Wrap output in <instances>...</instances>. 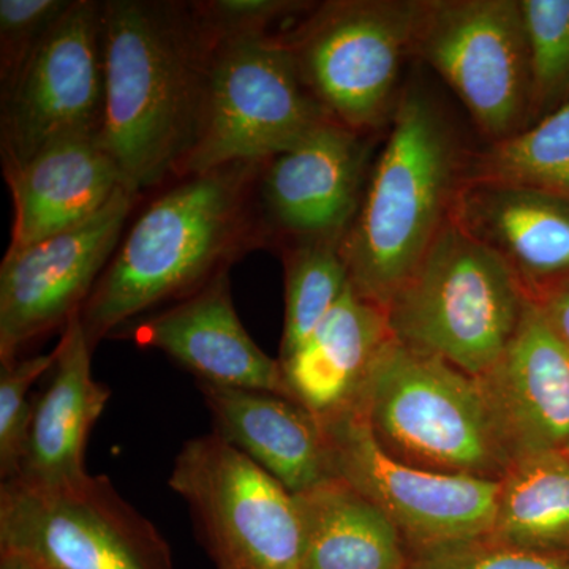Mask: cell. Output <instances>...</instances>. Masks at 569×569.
<instances>
[{"instance_id":"obj_14","label":"cell","mask_w":569,"mask_h":569,"mask_svg":"<svg viewBox=\"0 0 569 569\" xmlns=\"http://www.w3.org/2000/svg\"><path fill=\"white\" fill-rule=\"evenodd\" d=\"M370 144V134L328 121L266 162L257 192L269 223L293 244H342L365 193Z\"/></svg>"},{"instance_id":"obj_20","label":"cell","mask_w":569,"mask_h":569,"mask_svg":"<svg viewBox=\"0 0 569 569\" xmlns=\"http://www.w3.org/2000/svg\"><path fill=\"white\" fill-rule=\"evenodd\" d=\"M6 181L14 209L9 249L36 244L88 222L123 186L118 167L97 138L56 142L7 174Z\"/></svg>"},{"instance_id":"obj_28","label":"cell","mask_w":569,"mask_h":569,"mask_svg":"<svg viewBox=\"0 0 569 569\" xmlns=\"http://www.w3.org/2000/svg\"><path fill=\"white\" fill-rule=\"evenodd\" d=\"M73 0H0V91L10 88Z\"/></svg>"},{"instance_id":"obj_32","label":"cell","mask_w":569,"mask_h":569,"mask_svg":"<svg viewBox=\"0 0 569 569\" xmlns=\"http://www.w3.org/2000/svg\"><path fill=\"white\" fill-rule=\"evenodd\" d=\"M0 569H43L39 563L11 550H0Z\"/></svg>"},{"instance_id":"obj_30","label":"cell","mask_w":569,"mask_h":569,"mask_svg":"<svg viewBox=\"0 0 569 569\" xmlns=\"http://www.w3.org/2000/svg\"><path fill=\"white\" fill-rule=\"evenodd\" d=\"M194 14L213 41L264 36L274 22L313 9L301 0H203Z\"/></svg>"},{"instance_id":"obj_33","label":"cell","mask_w":569,"mask_h":569,"mask_svg":"<svg viewBox=\"0 0 569 569\" xmlns=\"http://www.w3.org/2000/svg\"><path fill=\"white\" fill-rule=\"evenodd\" d=\"M561 451H563V452H565V455H567V458L569 459V441H568V443H567V445H565V448H563V449H561Z\"/></svg>"},{"instance_id":"obj_21","label":"cell","mask_w":569,"mask_h":569,"mask_svg":"<svg viewBox=\"0 0 569 569\" xmlns=\"http://www.w3.org/2000/svg\"><path fill=\"white\" fill-rule=\"evenodd\" d=\"M391 339L387 310L350 284L316 331L279 361L291 399L317 417L350 407Z\"/></svg>"},{"instance_id":"obj_19","label":"cell","mask_w":569,"mask_h":569,"mask_svg":"<svg viewBox=\"0 0 569 569\" xmlns=\"http://www.w3.org/2000/svg\"><path fill=\"white\" fill-rule=\"evenodd\" d=\"M213 432L249 456L288 492L331 478L320 418L288 397L197 380Z\"/></svg>"},{"instance_id":"obj_3","label":"cell","mask_w":569,"mask_h":569,"mask_svg":"<svg viewBox=\"0 0 569 569\" xmlns=\"http://www.w3.org/2000/svg\"><path fill=\"white\" fill-rule=\"evenodd\" d=\"M471 157L436 97L407 82L342 241L359 295L387 310L452 219Z\"/></svg>"},{"instance_id":"obj_31","label":"cell","mask_w":569,"mask_h":569,"mask_svg":"<svg viewBox=\"0 0 569 569\" xmlns=\"http://www.w3.org/2000/svg\"><path fill=\"white\" fill-rule=\"evenodd\" d=\"M530 296L553 332L569 347V277L546 284Z\"/></svg>"},{"instance_id":"obj_8","label":"cell","mask_w":569,"mask_h":569,"mask_svg":"<svg viewBox=\"0 0 569 569\" xmlns=\"http://www.w3.org/2000/svg\"><path fill=\"white\" fill-rule=\"evenodd\" d=\"M168 485L216 569H305L293 493L216 432L183 443Z\"/></svg>"},{"instance_id":"obj_1","label":"cell","mask_w":569,"mask_h":569,"mask_svg":"<svg viewBox=\"0 0 569 569\" xmlns=\"http://www.w3.org/2000/svg\"><path fill=\"white\" fill-rule=\"evenodd\" d=\"M104 110L99 144L140 194L178 178L197 140L216 41L192 2H102Z\"/></svg>"},{"instance_id":"obj_17","label":"cell","mask_w":569,"mask_h":569,"mask_svg":"<svg viewBox=\"0 0 569 569\" xmlns=\"http://www.w3.org/2000/svg\"><path fill=\"white\" fill-rule=\"evenodd\" d=\"M92 353L80 312L70 318L54 348L50 383L36 400L20 475L11 481L63 489L89 478L86 445L111 391L92 376Z\"/></svg>"},{"instance_id":"obj_13","label":"cell","mask_w":569,"mask_h":569,"mask_svg":"<svg viewBox=\"0 0 569 569\" xmlns=\"http://www.w3.org/2000/svg\"><path fill=\"white\" fill-rule=\"evenodd\" d=\"M138 197L122 186L88 222L7 249L0 266V365L81 312L121 244Z\"/></svg>"},{"instance_id":"obj_5","label":"cell","mask_w":569,"mask_h":569,"mask_svg":"<svg viewBox=\"0 0 569 569\" xmlns=\"http://www.w3.org/2000/svg\"><path fill=\"white\" fill-rule=\"evenodd\" d=\"M350 407L380 447L408 466L497 481L511 466L478 378L396 339L381 348Z\"/></svg>"},{"instance_id":"obj_11","label":"cell","mask_w":569,"mask_h":569,"mask_svg":"<svg viewBox=\"0 0 569 569\" xmlns=\"http://www.w3.org/2000/svg\"><path fill=\"white\" fill-rule=\"evenodd\" d=\"M320 418L329 473L380 508L419 552L489 537L500 481L408 466L388 455L353 407Z\"/></svg>"},{"instance_id":"obj_16","label":"cell","mask_w":569,"mask_h":569,"mask_svg":"<svg viewBox=\"0 0 569 569\" xmlns=\"http://www.w3.org/2000/svg\"><path fill=\"white\" fill-rule=\"evenodd\" d=\"M478 383L511 462L535 452L561 451L568 443L569 347L533 299L511 342Z\"/></svg>"},{"instance_id":"obj_26","label":"cell","mask_w":569,"mask_h":569,"mask_svg":"<svg viewBox=\"0 0 569 569\" xmlns=\"http://www.w3.org/2000/svg\"><path fill=\"white\" fill-rule=\"evenodd\" d=\"M520 9L530 48L533 126L569 103V0H520Z\"/></svg>"},{"instance_id":"obj_22","label":"cell","mask_w":569,"mask_h":569,"mask_svg":"<svg viewBox=\"0 0 569 569\" xmlns=\"http://www.w3.org/2000/svg\"><path fill=\"white\" fill-rule=\"evenodd\" d=\"M293 497L305 569H408L410 550L395 523L342 479H326Z\"/></svg>"},{"instance_id":"obj_9","label":"cell","mask_w":569,"mask_h":569,"mask_svg":"<svg viewBox=\"0 0 569 569\" xmlns=\"http://www.w3.org/2000/svg\"><path fill=\"white\" fill-rule=\"evenodd\" d=\"M413 59L440 74L488 144L530 126V48L520 0H421Z\"/></svg>"},{"instance_id":"obj_24","label":"cell","mask_w":569,"mask_h":569,"mask_svg":"<svg viewBox=\"0 0 569 569\" xmlns=\"http://www.w3.org/2000/svg\"><path fill=\"white\" fill-rule=\"evenodd\" d=\"M467 181L518 183L569 198V103L473 152Z\"/></svg>"},{"instance_id":"obj_25","label":"cell","mask_w":569,"mask_h":569,"mask_svg":"<svg viewBox=\"0 0 569 569\" xmlns=\"http://www.w3.org/2000/svg\"><path fill=\"white\" fill-rule=\"evenodd\" d=\"M284 318L279 361L290 358L351 284L342 244H291L283 253Z\"/></svg>"},{"instance_id":"obj_10","label":"cell","mask_w":569,"mask_h":569,"mask_svg":"<svg viewBox=\"0 0 569 569\" xmlns=\"http://www.w3.org/2000/svg\"><path fill=\"white\" fill-rule=\"evenodd\" d=\"M0 550L43 569H173L170 546L111 481L63 489L0 486Z\"/></svg>"},{"instance_id":"obj_7","label":"cell","mask_w":569,"mask_h":569,"mask_svg":"<svg viewBox=\"0 0 569 569\" xmlns=\"http://www.w3.org/2000/svg\"><path fill=\"white\" fill-rule=\"evenodd\" d=\"M419 10L421 0H329L282 36L306 88L336 122L362 134L391 123Z\"/></svg>"},{"instance_id":"obj_29","label":"cell","mask_w":569,"mask_h":569,"mask_svg":"<svg viewBox=\"0 0 569 569\" xmlns=\"http://www.w3.org/2000/svg\"><path fill=\"white\" fill-rule=\"evenodd\" d=\"M408 569H569V559L482 537L411 552Z\"/></svg>"},{"instance_id":"obj_27","label":"cell","mask_w":569,"mask_h":569,"mask_svg":"<svg viewBox=\"0 0 569 569\" xmlns=\"http://www.w3.org/2000/svg\"><path fill=\"white\" fill-rule=\"evenodd\" d=\"M54 351L18 358L0 365V478L2 482L20 475L29 433H31L33 408L29 392L36 381L54 366Z\"/></svg>"},{"instance_id":"obj_23","label":"cell","mask_w":569,"mask_h":569,"mask_svg":"<svg viewBox=\"0 0 569 569\" xmlns=\"http://www.w3.org/2000/svg\"><path fill=\"white\" fill-rule=\"evenodd\" d=\"M489 537L520 548H569V459L563 451L523 456L505 471Z\"/></svg>"},{"instance_id":"obj_2","label":"cell","mask_w":569,"mask_h":569,"mask_svg":"<svg viewBox=\"0 0 569 569\" xmlns=\"http://www.w3.org/2000/svg\"><path fill=\"white\" fill-rule=\"evenodd\" d=\"M263 167L241 162L186 176L140 213L82 306L93 351L157 306L200 290L260 244L253 197Z\"/></svg>"},{"instance_id":"obj_18","label":"cell","mask_w":569,"mask_h":569,"mask_svg":"<svg viewBox=\"0 0 569 569\" xmlns=\"http://www.w3.org/2000/svg\"><path fill=\"white\" fill-rule=\"evenodd\" d=\"M452 219L500 254L530 295L569 277V198L497 181H467Z\"/></svg>"},{"instance_id":"obj_4","label":"cell","mask_w":569,"mask_h":569,"mask_svg":"<svg viewBox=\"0 0 569 569\" xmlns=\"http://www.w3.org/2000/svg\"><path fill=\"white\" fill-rule=\"evenodd\" d=\"M530 299L511 266L451 219L389 302V331L478 378L511 342Z\"/></svg>"},{"instance_id":"obj_6","label":"cell","mask_w":569,"mask_h":569,"mask_svg":"<svg viewBox=\"0 0 569 569\" xmlns=\"http://www.w3.org/2000/svg\"><path fill=\"white\" fill-rule=\"evenodd\" d=\"M335 121L306 88L282 36L217 41L197 140L178 179L227 164L266 163Z\"/></svg>"},{"instance_id":"obj_15","label":"cell","mask_w":569,"mask_h":569,"mask_svg":"<svg viewBox=\"0 0 569 569\" xmlns=\"http://www.w3.org/2000/svg\"><path fill=\"white\" fill-rule=\"evenodd\" d=\"M110 339L163 351L197 380L291 399L279 359L254 343L236 312L228 269L173 306L122 326Z\"/></svg>"},{"instance_id":"obj_12","label":"cell","mask_w":569,"mask_h":569,"mask_svg":"<svg viewBox=\"0 0 569 569\" xmlns=\"http://www.w3.org/2000/svg\"><path fill=\"white\" fill-rule=\"evenodd\" d=\"M104 110L102 2L73 0L0 91L3 174L56 142L99 138Z\"/></svg>"}]
</instances>
